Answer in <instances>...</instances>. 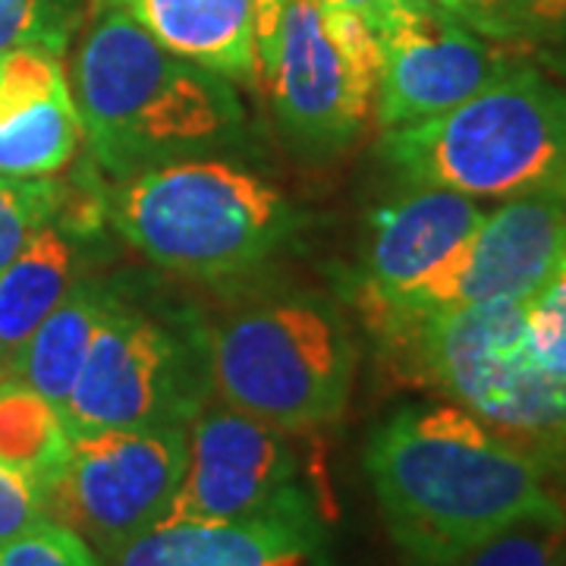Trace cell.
Segmentation results:
<instances>
[{
    "instance_id": "obj_1",
    "label": "cell",
    "mask_w": 566,
    "mask_h": 566,
    "mask_svg": "<svg viewBox=\"0 0 566 566\" xmlns=\"http://www.w3.org/2000/svg\"><path fill=\"white\" fill-rule=\"evenodd\" d=\"M365 475L406 566H457L510 523L560 504L545 465L453 403L403 406L375 424Z\"/></svg>"
},
{
    "instance_id": "obj_2",
    "label": "cell",
    "mask_w": 566,
    "mask_h": 566,
    "mask_svg": "<svg viewBox=\"0 0 566 566\" xmlns=\"http://www.w3.org/2000/svg\"><path fill=\"white\" fill-rule=\"evenodd\" d=\"M73 102L92 158L117 180L208 158L245 133L227 76L177 57L114 3L76 51Z\"/></svg>"
},
{
    "instance_id": "obj_3",
    "label": "cell",
    "mask_w": 566,
    "mask_h": 566,
    "mask_svg": "<svg viewBox=\"0 0 566 566\" xmlns=\"http://www.w3.org/2000/svg\"><path fill=\"white\" fill-rule=\"evenodd\" d=\"M368 324L403 353L412 378L526 450L547 472H564L566 375L545 368L532 353L526 300L387 315Z\"/></svg>"
},
{
    "instance_id": "obj_4",
    "label": "cell",
    "mask_w": 566,
    "mask_h": 566,
    "mask_svg": "<svg viewBox=\"0 0 566 566\" xmlns=\"http://www.w3.org/2000/svg\"><path fill=\"white\" fill-rule=\"evenodd\" d=\"M378 155L409 186L501 202L566 196V88L513 63L469 102L385 129Z\"/></svg>"
},
{
    "instance_id": "obj_5",
    "label": "cell",
    "mask_w": 566,
    "mask_h": 566,
    "mask_svg": "<svg viewBox=\"0 0 566 566\" xmlns=\"http://www.w3.org/2000/svg\"><path fill=\"white\" fill-rule=\"evenodd\" d=\"M111 221L158 268L227 277L262 264L296 230L300 211L240 164L192 158L120 180Z\"/></svg>"
},
{
    "instance_id": "obj_6",
    "label": "cell",
    "mask_w": 566,
    "mask_h": 566,
    "mask_svg": "<svg viewBox=\"0 0 566 566\" xmlns=\"http://www.w3.org/2000/svg\"><path fill=\"white\" fill-rule=\"evenodd\" d=\"M211 394L286 434L346 412L359 349L344 312L315 293L249 305L205 331Z\"/></svg>"
},
{
    "instance_id": "obj_7",
    "label": "cell",
    "mask_w": 566,
    "mask_h": 566,
    "mask_svg": "<svg viewBox=\"0 0 566 566\" xmlns=\"http://www.w3.org/2000/svg\"><path fill=\"white\" fill-rule=\"evenodd\" d=\"M283 136L303 155H337L375 114L381 41L327 0H259L255 66Z\"/></svg>"
},
{
    "instance_id": "obj_8",
    "label": "cell",
    "mask_w": 566,
    "mask_h": 566,
    "mask_svg": "<svg viewBox=\"0 0 566 566\" xmlns=\"http://www.w3.org/2000/svg\"><path fill=\"white\" fill-rule=\"evenodd\" d=\"M208 394L205 334H186L114 290L61 416L70 438L111 428L189 424Z\"/></svg>"
},
{
    "instance_id": "obj_9",
    "label": "cell",
    "mask_w": 566,
    "mask_h": 566,
    "mask_svg": "<svg viewBox=\"0 0 566 566\" xmlns=\"http://www.w3.org/2000/svg\"><path fill=\"white\" fill-rule=\"evenodd\" d=\"M189 424L111 428L73 438L61 482L44 494L48 520L80 532L102 560L161 526L186 465Z\"/></svg>"
},
{
    "instance_id": "obj_10",
    "label": "cell",
    "mask_w": 566,
    "mask_h": 566,
    "mask_svg": "<svg viewBox=\"0 0 566 566\" xmlns=\"http://www.w3.org/2000/svg\"><path fill=\"white\" fill-rule=\"evenodd\" d=\"M300 488V457L286 431L221 400L205 403L186 431V465L164 523L249 520Z\"/></svg>"
},
{
    "instance_id": "obj_11",
    "label": "cell",
    "mask_w": 566,
    "mask_h": 566,
    "mask_svg": "<svg viewBox=\"0 0 566 566\" xmlns=\"http://www.w3.org/2000/svg\"><path fill=\"white\" fill-rule=\"evenodd\" d=\"M566 243V196H523L488 211L472 240L400 303L363 305L365 318L528 300L554 271Z\"/></svg>"
},
{
    "instance_id": "obj_12",
    "label": "cell",
    "mask_w": 566,
    "mask_h": 566,
    "mask_svg": "<svg viewBox=\"0 0 566 566\" xmlns=\"http://www.w3.org/2000/svg\"><path fill=\"white\" fill-rule=\"evenodd\" d=\"M378 41L381 76L375 123L381 133L469 102L513 66L497 41L409 0H397Z\"/></svg>"
},
{
    "instance_id": "obj_13",
    "label": "cell",
    "mask_w": 566,
    "mask_h": 566,
    "mask_svg": "<svg viewBox=\"0 0 566 566\" xmlns=\"http://www.w3.org/2000/svg\"><path fill=\"white\" fill-rule=\"evenodd\" d=\"M111 566H334L312 494L233 523H164L123 545Z\"/></svg>"
},
{
    "instance_id": "obj_14",
    "label": "cell",
    "mask_w": 566,
    "mask_h": 566,
    "mask_svg": "<svg viewBox=\"0 0 566 566\" xmlns=\"http://www.w3.org/2000/svg\"><path fill=\"white\" fill-rule=\"evenodd\" d=\"M485 214L479 199L438 186H409L381 205L371 218L359 305L406 300L472 240Z\"/></svg>"
},
{
    "instance_id": "obj_15",
    "label": "cell",
    "mask_w": 566,
    "mask_h": 566,
    "mask_svg": "<svg viewBox=\"0 0 566 566\" xmlns=\"http://www.w3.org/2000/svg\"><path fill=\"white\" fill-rule=\"evenodd\" d=\"M80 139L61 54L39 44L0 54V174L51 177L73 161Z\"/></svg>"
},
{
    "instance_id": "obj_16",
    "label": "cell",
    "mask_w": 566,
    "mask_h": 566,
    "mask_svg": "<svg viewBox=\"0 0 566 566\" xmlns=\"http://www.w3.org/2000/svg\"><path fill=\"white\" fill-rule=\"evenodd\" d=\"M177 57L227 80L255 73L259 0H111Z\"/></svg>"
},
{
    "instance_id": "obj_17",
    "label": "cell",
    "mask_w": 566,
    "mask_h": 566,
    "mask_svg": "<svg viewBox=\"0 0 566 566\" xmlns=\"http://www.w3.org/2000/svg\"><path fill=\"white\" fill-rule=\"evenodd\" d=\"M76 281V249L57 223L41 227L0 271V378Z\"/></svg>"
},
{
    "instance_id": "obj_18",
    "label": "cell",
    "mask_w": 566,
    "mask_h": 566,
    "mask_svg": "<svg viewBox=\"0 0 566 566\" xmlns=\"http://www.w3.org/2000/svg\"><path fill=\"white\" fill-rule=\"evenodd\" d=\"M111 296L114 290L107 283L73 281L66 296L39 324L29 344L22 346L10 378H20L29 387H35L41 397H48L61 409L76 385V375L88 356V346L95 340V331L111 305Z\"/></svg>"
},
{
    "instance_id": "obj_19",
    "label": "cell",
    "mask_w": 566,
    "mask_h": 566,
    "mask_svg": "<svg viewBox=\"0 0 566 566\" xmlns=\"http://www.w3.org/2000/svg\"><path fill=\"white\" fill-rule=\"evenodd\" d=\"M73 438L57 406L20 378H0V463L48 494L61 482Z\"/></svg>"
},
{
    "instance_id": "obj_20",
    "label": "cell",
    "mask_w": 566,
    "mask_h": 566,
    "mask_svg": "<svg viewBox=\"0 0 566 566\" xmlns=\"http://www.w3.org/2000/svg\"><path fill=\"white\" fill-rule=\"evenodd\" d=\"M457 566H566L564 501L510 523Z\"/></svg>"
},
{
    "instance_id": "obj_21",
    "label": "cell",
    "mask_w": 566,
    "mask_h": 566,
    "mask_svg": "<svg viewBox=\"0 0 566 566\" xmlns=\"http://www.w3.org/2000/svg\"><path fill=\"white\" fill-rule=\"evenodd\" d=\"M63 189L51 177H3L0 174V271L17 259L41 227L57 221Z\"/></svg>"
},
{
    "instance_id": "obj_22",
    "label": "cell",
    "mask_w": 566,
    "mask_h": 566,
    "mask_svg": "<svg viewBox=\"0 0 566 566\" xmlns=\"http://www.w3.org/2000/svg\"><path fill=\"white\" fill-rule=\"evenodd\" d=\"M526 334L538 363L566 375V243L554 271L526 300Z\"/></svg>"
},
{
    "instance_id": "obj_23",
    "label": "cell",
    "mask_w": 566,
    "mask_h": 566,
    "mask_svg": "<svg viewBox=\"0 0 566 566\" xmlns=\"http://www.w3.org/2000/svg\"><path fill=\"white\" fill-rule=\"evenodd\" d=\"M0 566H104L80 532L57 520H39L0 545Z\"/></svg>"
},
{
    "instance_id": "obj_24",
    "label": "cell",
    "mask_w": 566,
    "mask_h": 566,
    "mask_svg": "<svg viewBox=\"0 0 566 566\" xmlns=\"http://www.w3.org/2000/svg\"><path fill=\"white\" fill-rule=\"evenodd\" d=\"M70 29V0H0V54L39 44L61 54Z\"/></svg>"
},
{
    "instance_id": "obj_25",
    "label": "cell",
    "mask_w": 566,
    "mask_h": 566,
    "mask_svg": "<svg viewBox=\"0 0 566 566\" xmlns=\"http://www.w3.org/2000/svg\"><path fill=\"white\" fill-rule=\"evenodd\" d=\"M460 20L491 41H516V0H409Z\"/></svg>"
},
{
    "instance_id": "obj_26",
    "label": "cell",
    "mask_w": 566,
    "mask_h": 566,
    "mask_svg": "<svg viewBox=\"0 0 566 566\" xmlns=\"http://www.w3.org/2000/svg\"><path fill=\"white\" fill-rule=\"evenodd\" d=\"M39 520H48L44 494L20 472L0 463V545L35 526Z\"/></svg>"
},
{
    "instance_id": "obj_27",
    "label": "cell",
    "mask_w": 566,
    "mask_h": 566,
    "mask_svg": "<svg viewBox=\"0 0 566 566\" xmlns=\"http://www.w3.org/2000/svg\"><path fill=\"white\" fill-rule=\"evenodd\" d=\"M516 35L566 41V0H516Z\"/></svg>"
},
{
    "instance_id": "obj_28",
    "label": "cell",
    "mask_w": 566,
    "mask_h": 566,
    "mask_svg": "<svg viewBox=\"0 0 566 566\" xmlns=\"http://www.w3.org/2000/svg\"><path fill=\"white\" fill-rule=\"evenodd\" d=\"M327 3L359 13V17L375 29V35L381 32V25H385L387 17L394 13V7H397V0H327Z\"/></svg>"
},
{
    "instance_id": "obj_29",
    "label": "cell",
    "mask_w": 566,
    "mask_h": 566,
    "mask_svg": "<svg viewBox=\"0 0 566 566\" xmlns=\"http://www.w3.org/2000/svg\"><path fill=\"white\" fill-rule=\"evenodd\" d=\"M564 475H566V469H564Z\"/></svg>"
}]
</instances>
